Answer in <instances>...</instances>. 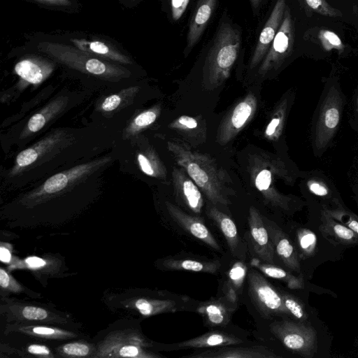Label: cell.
Listing matches in <instances>:
<instances>
[{"label": "cell", "instance_id": "obj_11", "mask_svg": "<svg viewBox=\"0 0 358 358\" xmlns=\"http://www.w3.org/2000/svg\"><path fill=\"white\" fill-rule=\"evenodd\" d=\"M257 99L248 94L239 101L224 118L217 134L220 145L228 143L251 120L257 109Z\"/></svg>", "mask_w": 358, "mask_h": 358}, {"label": "cell", "instance_id": "obj_38", "mask_svg": "<svg viewBox=\"0 0 358 358\" xmlns=\"http://www.w3.org/2000/svg\"><path fill=\"white\" fill-rule=\"evenodd\" d=\"M317 40L319 45L325 51L336 50L342 52L345 48L340 37L335 32L329 29H320L317 34Z\"/></svg>", "mask_w": 358, "mask_h": 358}, {"label": "cell", "instance_id": "obj_44", "mask_svg": "<svg viewBox=\"0 0 358 358\" xmlns=\"http://www.w3.org/2000/svg\"><path fill=\"white\" fill-rule=\"evenodd\" d=\"M157 116V113L154 110L143 112L135 118L134 124L140 128L148 126L155 121Z\"/></svg>", "mask_w": 358, "mask_h": 358}, {"label": "cell", "instance_id": "obj_39", "mask_svg": "<svg viewBox=\"0 0 358 358\" xmlns=\"http://www.w3.org/2000/svg\"><path fill=\"white\" fill-rule=\"evenodd\" d=\"M0 287L1 291L8 292L11 293L20 294L24 293L34 296L35 293L25 289L20 285L12 275H10L6 270L0 268Z\"/></svg>", "mask_w": 358, "mask_h": 358}, {"label": "cell", "instance_id": "obj_13", "mask_svg": "<svg viewBox=\"0 0 358 358\" xmlns=\"http://www.w3.org/2000/svg\"><path fill=\"white\" fill-rule=\"evenodd\" d=\"M172 178L176 199L192 213L199 215L204 203L199 187L183 169L173 168Z\"/></svg>", "mask_w": 358, "mask_h": 358}, {"label": "cell", "instance_id": "obj_48", "mask_svg": "<svg viewBox=\"0 0 358 358\" xmlns=\"http://www.w3.org/2000/svg\"><path fill=\"white\" fill-rule=\"evenodd\" d=\"M120 97L117 95H111L107 97L102 103V108L106 111L115 109L120 103Z\"/></svg>", "mask_w": 358, "mask_h": 358}, {"label": "cell", "instance_id": "obj_34", "mask_svg": "<svg viewBox=\"0 0 358 358\" xmlns=\"http://www.w3.org/2000/svg\"><path fill=\"white\" fill-rule=\"evenodd\" d=\"M15 70L22 79L33 84L39 83L43 78L41 66L31 59L19 62L15 65Z\"/></svg>", "mask_w": 358, "mask_h": 358}, {"label": "cell", "instance_id": "obj_36", "mask_svg": "<svg viewBox=\"0 0 358 358\" xmlns=\"http://www.w3.org/2000/svg\"><path fill=\"white\" fill-rule=\"evenodd\" d=\"M283 303L289 316L296 321L308 322V315L303 303L295 296L280 291Z\"/></svg>", "mask_w": 358, "mask_h": 358}, {"label": "cell", "instance_id": "obj_47", "mask_svg": "<svg viewBox=\"0 0 358 358\" xmlns=\"http://www.w3.org/2000/svg\"><path fill=\"white\" fill-rule=\"evenodd\" d=\"M45 123L44 116L41 114H36L30 118L28 122V128L31 131L36 132L40 130Z\"/></svg>", "mask_w": 358, "mask_h": 358}, {"label": "cell", "instance_id": "obj_18", "mask_svg": "<svg viewBox=\"0 0 358 358\" xmlns=\"http://www.w3.org/2000/svg\"><path fill=\"white\" fill-rule=\"evenodd\" d=\"M237 306L224 295L199 303L195 307V311L202 317L206 326L224 327L230 322Z\"/></svg>", "mask_w": 358, "mask_h": 358}, {"label": "cell", "instance_id": "obj_21", "mask_svg": "<svg viewBox=\"0 0 358 358\" xmlns=\"http://www.w3.org/2000/svg\"><path fill=\"white\" fill-rule=\"evenodd\" d=\"M206 215L211 219L222 233L231 254L239 258L245 255V248L241 241L234 222L217 207L211 204L206 208Z\"/></svg>", "mask_w": 358, "mask_h": 358}, {"label": "cell", "instance_id": "obj_50", "mask_svg": "<svg viewBox=\"0 0 358 358\" xmlns=\"http://www.w3.org/2000/svg\"><path fill=\"white\" fill-rule=\"evenodd\" d=\"M41 2L52 4V5H57V6H66L69 3V0H37Z\"/></svg>", "mask_w": 358, "mask_h": 358}, {"label": "cell", "instance_id": "obj_16", "mask_svg": "<svg viewBox=\"0 0 358 358\" xmlns=\"http://www.w3.org/2000/svg\"><path fill=\"white\" fill-rule=\"evenodd\" d=\"M212 348L203 351L185 355V358H279L280 355L263 345Z\"/></svg>", "mask_w": 358, "mask_h": 358}, {"label": "cell", "instance_id": "obj_29", "mask_svg": "<svg viewBox=\"0 0 358 358\" xmlns=\"http://www.w3.org/2000/svg\"><path fill=\"white\" fill-rule=\"evenodd\" d=\"M247 273L248 268L241 261L236 262L228 271L224 293L234 305L238 306V294L242 289Z\"/></svg>", "mask_w": 358, "mask_h": 358}, {"label": "cell", "instance_id": "obj_14", "mask_svg": "<svg viewBox=\"0 0 358 358\" xmlns=\"http://www.w3.org/2000/svg\"><path fill=\"white\" fill-rule=\"evenodd\" d=\"M251 242L253 250L262 262L273 264L275 249L264 220L254 206L249 209L248 217Z\"/></svg>", "mask_w": 358, "mask_h": 358}, {"label": "cell", "instance_id": "obj_4", "mask_svg": "<svg viewBox=\"0 0 358 358\" xmlns=\"http://www.w3.org/2000/svg\"><path fill=\"white\" fill-rule=\"evenodd\" d=\"M241 43L240 33L228 23L219 29L213 45L207 56L203 71V81L208 89L222 85L229 76Z\"/></svg>", "mask_w": 358, "mask_h": 358}, {"label": "cell", "instance_id": "obj_42", "mask_svg": "<svg viewBox=\"0 0 358 358\" xmlns=\"http://www.w3.org/2000/svg\"><path fill=\"white\" fill-rule=\"evenodd\" d=\"M307 186L309 191L316 196L325 197L330 194L329 189L327 185L320 180L315 179L309 180L307 182Z\"/></svg>", "mask_w": 358, "mask_h": 358}, {"label": "cell", "instance_id": "obj_15", "mask_svg": "<svg viewBox=\"0 0 358 358\" xmlns=\"http://www.w3.org/2000/svg\"><path fill=\"white\" fill-rule=\"evenodd\" d=\"M286 9V0H277L259 36L251 57L250 66L256 67L262 62L281 25Z\"/></svg>", "mask_w": 358, "mask_h": 358}, {"label": "cell", "instance_id": "obj_24", "mask_svg": "<svg viewBox=\"0 0 358 358\" xmlns=\"http://www.w3.org/2000/svg\"><path fill=\"white\" fill-rule=\"evenodd\" d=\"M320 230L324 236L333 241L336 244H358V236L346 225L330 216L324 209L321 213Z\"/></svg>", "mask_w": 358, "mask_h": 358}, {"label": "cell", "instance_id": "obj_8", "mask_svg": "<svg viewBox=\"0 0 358 358\" xmlns=\"http://www.w3.org/2000/svg\"><path fill=\"white\" fill-rule=\"evenodd\" d=\"M248 282L250 297L262 315L266 318L289 316L280 291H278L257 270L251 268L248 271Z\"/></svg>", "mask_w": 358, "mask_h": 358}, {"label": "cell", "instance_id": "obj_10", "mask_svg": "<svg viewBox=\"0 0 358 358\" xmlns=\"http://www.w3.org/2000/svg\"><path fill=\"white\" fill-rule=\"evenodd\" d=\"M294 41V25L289 11L285 9L281 25L262 62L259 69L261 76L278 69L292 52Z\"/></svg>", "mask_w": 358, "mask_h": 358}, {"label": "cell", "instance_id": "obj_43", "mask_svg": "<svg viewBox=\"0 0 358 358\" xmlns=\"http://www.w3.org/2000/svg\"><path fill=\"white\" fill-rule=\"evenodd\" d=\"M38 157L37 152L32 148H29L21 152L16 158V162L20 166H26L31 164Z\"/></svg>", "mask_w": 358, "mask_h": 358}, {"label": "cell", "instance_id": "obj_27", "mask_svg": "<svg viewBox=\"0 0 358 358\" xmlns=\"http://www.w3.org/2000/svg\"><path fill=\"white\" fill-rule=\"evenodd\" d=\"M250 265L269 278L283 281L291 289H300L304 287L303 278L294 275L273 264L266 263L255 257L251 259Z\"/></svg>", "mask_w": 358, "mask_h": 358}, {"label": "cell", "instance_id": "obj_40", "mask_svg": "<svg viewBox=\"0 0 358 358\" xmlns=\"http://www.w3.org/2000/svg\"><path fill=\"white\" fill-rule=\"evenodd\" d=\"M68 178L63 173H57L50 178L44 184L46 193L51 194L63 189L67 185Z\"/></svg>", "mask_w": 358, "mask_h": 358}, {"label": "cell", "instance_id": "obj_49", "mask_svg": "<svg viewBox=\"0 0 358 358\" xmlns=\"http://www.w3.org/2000/svg\"><path fill=\"white\" fill-rule=\"evenodd\" d=\"M0 259L3 263L10 264L12 262L11 245L6 243H1Z\"/></svg>", "mask_w": 358, "mask_h": 358}, {"label": "cell", "instance_id": "obj_1", "mask_svg": "<svg viewBox=\"0 0 358 358\" xmlns=\"http://www.w3.org/2000/svg\"><path fill=\"white\" fill-rule=\"evenodd\" d=\"M168 148L182 169L204 193L211 204L227 206L235 191L230 187L231 180L216 161L208 155L193 150L180 140L168 142Z\"/></svg>", "mask_w": 358, "mask_h": 358}, {"label": "cell", "instance_id": "obj_22", "mask_svg": "<svg viewBox=\"0 0 358 358\" xmlns=\"http://www.w3.org/2000/svg\"><path fill=\"white\" fill-rule=\"evenodd\" d=\"M264 223L278 257L287 268L300 273L299 257L288 236L272 222L267 220Z\"/></svg>", "mask_w": 358, "mask_h": 358}, {"label": "cell", "instance_id": "obj_26", "mask_svg": "<svg viewBox=\"0 0 358 358\" xmlns=\"http://www.w3.org/2000/svg\"><path fill=\"white\" fill-rule=\"evenodd\" d=\"M10 263L8 270L17 268H27L31 270L34 274L47 275L51 277H56L57 275L62 273V270L59 269L62 266V262L56 257H38L36 256H31L27 257L24 260L14 259Z\"/></svg>", "mask_w": 358, "mask_h": 358}, {"label": "cell", "instance_id": "obj_28", "mask_svg": "<svg viewBox=\"0 0 358 358\" xmlns=\"http://www.w3.org/2000/svg\"><path fill=\"white\" fill-rule=\"evenodd\" d=\"M71 41L75 47L88 55L103 57L113 60L127 62L128 59L116 50L114 47L99 41L73 38Z\"/></svg>", "mask_w": 358, "mask_h": 358}, {"label": "cell", "instance_id": "obj_45", "mask_svg": "<svg viewBox=\"0 0 358 358\" xmlns=\"http://www.w3.org/2000/svg\"><path fill=\"white\" fill-rule=\"evenodd\" d=\"M138 161L141 170L148 176H155L160 172L155 168L154 164L145 156L142 154L138 155Z\"/></svg>", "mask_w": 358, "mask_h": 358}, {"label": "cell", "instance_id": "obj_41", "mask_svg": "<svg viewBox=\"0 0 358 358\" xmlns=\"http://www.w3.org/2000/svg\"><path fill=\"white\" fill-rule=\"evenodd\" d=\"M26 352L29 355L40 357L52 358L55 357V355L53 354L47 345L38 343H32L27 345L26 347Z\"/></svg>", "mask_w": 358, "mask_h": 358}, {"label": "cell", "instance_id": "obj_9", "mask_svg": "<svg viewBox=\"0 0 358 358\" xmlns=\"http://www.w3.org/2000/svg\"><path fill=\"white\" fill-rule=\"evenodd\" d=\"M343 99L339 90L332 85L322 102L315 130V146L325 148L334 137L338 127Z\"/></svg>", "mask_w": 358, "mask_h": 358}, {"label": "cell", "instance_id": "obj_7", "mask_svg": "<svg viewBox=\"0 0 358 358\" xmlns=\"http://www.w3.org/2000/svg\"><path fill=\"white\" fill-rule=\"evenodd\" d=\"M270 331L286 348L302 357L311 358L317 352V333L308 322L274 321Z\"/></svg>", "mask_w": 358, "mask_h": 358}, {"label": "cell", "instance_id": "obj_35", "mask_svg": "<svg viewBox=\"0 0 358 358\" xmlns=\"http://www.w3.org/2000/svg\"><path fill=\"white\" fill-rule=\"evenodd\" d=\"M324 210L332 217L346 225L358 236V216L345 208L340 202L332 208H324Z\"/></svg>", "mask_w": 358, "mask_h": 358}, {"label": "cell", "instance_id": "obj_2", "mask_svg": "<svg viewBox=\"0 0 358 358\" xmlns=\"http://www.w3.org/2000/svg\"><path fill=\"white\" fill-rule=\"evenodd\" d=\"M93 357L160 358L157 344L143 334L135 320H122L100 331L94 339Z\"/></svg>", "mask_w": 358, "mask_h": 358}, {"label": "cell", "instance_id": "obj_33", "mask_svg": "<svg viewBox=\"0 0 358 358\" xmlns=\"http://www.w3.org/2000/svg\"><path fill=\"white\" fill-rule=\"evenodd\" d=\"M170 127L187 137H206L204 127H201L197 119L193 117L181 115L176 119Z\"/></svg>", "mask_w": 358, "mask_h": 358}, {"label": "cell", "instance_id": "obj_20", "mask_svg": "<svg viewBox=\"0 0 358 358\" xmlns=\"http://www.w3.org/2000/svg\"><path fill=\"white\" fill-rule=\"evenodd\" d=\"M74 331L45 324L7 323L4 333L17 332L38 338L62 341L81 336Z\"/></svg>", "mask_w": 358, "mask_h": 358}, {"label": "cell", "instance_id": "obj_12", "mask_svg": "<svg viewBox=\"0 0 358 358\" xmlns=\"http://www.w3.org/2000/svg\"><path fill=\"white\" fill-rule=\"evenodd\" d=\"M38 48L55 57L71 63L81 64L85 71L94 75H101L108 71L107 64L75 46L52 42H41Z\"/></svg>", "mask_w": 358, "mask_h": 358}, {"label": "cell", "instance_id": "obj_3", "mask_svg": "<svg viewBox=\"0 0 358 358\" xmlns=\"http://www.w3.org/2000/svg\"><path fill=\"white\" fill-rule=\"evenodd\" d=\"M248 165L250 180L264 201L272 207L290 212L292 198L277 189L278 180L287 183L292 180L285 163L272 155L258 153L251 157Z\"/></svg>", "mask_w": 358, "mask_h": 358}, {"label": "cell", "instance_id": "obj_52", "mask_svg": "<svg viewBox=\"0 0 358 358\" xmlns=\"http://www.w3.org/2000/svg\"><path fill=\"white\" fill-rule=\"evenodd\" d=\"M357 113H358V96H357Z\"/></svg>", "mask_w": 358, "mask_h": 358}, {"label": "cell", "instance_id": "obj_25", "mask_svg": "<svg viewBox=\"0 0 358 358\" xmlns=\"http://www.w3.org/2000/svg\"><path fill=\"white\" fill-rule=\"evenodd\" d=\"M162 269L169 271H188L210 274L217 273L221 267L217 260H203L183 258H166L157 263Z\"/></svg>", "mask_w": 358, "mask_h": 358}, {"label": "cell", "instance_id": "obj_51", "mask_svg": "<svg viewBox=\"0 0 358 358\" xmlns=\"http://www.w3.org/2000/svg\"><path fill=\"white\" fill-rule=\"evenodd\" d=\"M261 1H262V0H250L252 6L254 10L257 9L259 7Z\"/></svg>", "mask_w": 358, "mask_h": 358}, {"label": "cell", "instance_id": "obj_37", "mask_svg": "<svg viewBox=\"0 0 358 358\" xmlns=\"http://www.w3.org/2000/svg\"><path fill=\"white\" fill-rule=\"evenodd\" d=\"M300 1L307 12L315 13L331 17L343 15L340 10L332 7L326 0H300Z\"/></svg>", "mask_w": 358, "mask_h": 358}, {"label": "cell", "instance_id": "obj_5", "mask_svg": "<svg viewBox=\"0 0 358 358\" xmlns=\"http://www.w3.org/2000/svg\"><path fill=\"white\" fill-rule=\"evenodd\" d=\"M0 313L7 323L45 324L78 331L80 324L68 314L36 302L1 296Z\"/></svg>", "mask_w": 358, "mask_h": 358}, {"label": "cell", "instance_id": "obj_32", "mask_svg": "<svg viewBox=\"0 0 358 358\" xmlns=\"http://www.w3.org/2000/svg\"><path fill=\"white\" fill-rule=\"evenodd\" d=\"M298 255L305 259L315 255L317 248V237L313 231L306 228H299L296 234Z\"/></svg>", "mask_w": 358, "mask_h": 358}, {"label": "cell", "instance_id": "obj_17", "mask_svg": "<svg viewBox=\"0 0 358 358\" xmlns=\"http://www.w3.org/2000/svg\"><path fill=\"white\" fill-rule=\"evenodd\" d=\"M166 206L169 214L178 225L208 247L220 250L219 243L201 217L187 214L170 202H166Z\"/></svg>", "mask_w": 358, "mask_h": 358}, {"label": "cell", "instance_id": "obj_53", "mask_svg": "<svg viewBox=\"0 0 358 358\" xmlns=\"http://www.w3.org/2000/svg\"><path fill=\"white\" fill-rule=\"evenodd\" d=\"M131 1H136V0H131Z\"/></svg>", "mask_w": 358, "mask_h": 358}, {"label": "cell", "instance_id": "obj_6", "mask_svg": "<svg viewBox=\"0 0 358 358\" xmlns=\"http://www.w3.org/2000/svg\"><path fill=\"white\" fill-rule=\"evenodd\" d=\"M147 291L128 290L107 297L106 303L114 310H124L142 317L174 313L183 310L182 301L173 298H157Z\"/></svg>", "mask_w": 358, "mask_h": 358}, {"label": "cell", "instance_id": "obj_23", "mask_svg": "<svg viewBox=\"0 0 358 358\" xmlns=\"http://www.w3.org/2000/svg\"><path fill=\"white\" fill-rule=\"evenodd\" d=\"M217 0H198L193 11L187 36L186 53L195 46L203 34L215 8Z\"/></svg>", "mask_w": 358, "mask_h": 358}, {"label": "cell", "instance_id": "obj_46", "mask_svg": "<svg viewBox=\"0 0 358 358\" xmlns=\"http://www.w3.org/2000/svg\"><path fill=\"white\" fill-rule=\"evenodd\" d=\"M189 0H171L172 15L178 20L185 10Z\"/></svg>", "mask_w": 358, "mask_h": 358}, {"label": "cell", "instance_id": "obj_30", "mask_svg": "<svg viewBox=\"0 0 358 358\" xmlns=\"http://www.w3.org/2000/svg\"><path fill=\"white\" fill-rule=\"evenodd\" d=\"M96 350L94 343L75 341L65 343L56 348V356L64 357H93Z\"/></svg>", "mask_w": 358, "mask_h": 358}, {"label": "cell", "instance_id": "obj_31", "mask_svg": "<svg viewBox=\"0 0 358 358\" xmlns=\"http://www.w3.org/2000/svg\"><path fill=\"white\" fill-rule=\"evenodd\" d=\"M287 106V100L285 99L273 111L264 131V136L267 139L276 141L281 135L286 118Z\"/></svg>", "mask_w": 358, "mask_h": 358}, {"label": "cell", "instance_id": "obj_19", "mask_svg": "<svg viewBox=\"0 0 358 358\" xmlns=\"http://www.w3.org/2000/svg\"><path fill=\"white\" fill-rule=\"evenodd\" d=\"M243 341L234 334L222 331H208L199 336L177 343L162 345L159 350H178L193 348H212L231 345H239Z\"/></svg>", "mask_w": 358, "mask_h": 358}]
</instances>
